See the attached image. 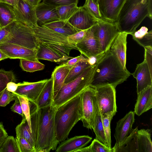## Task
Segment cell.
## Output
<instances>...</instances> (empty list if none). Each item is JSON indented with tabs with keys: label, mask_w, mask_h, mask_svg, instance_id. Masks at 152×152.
Masks as SVG:
<instances>
[{
	"label": "cell",
	"mask_w": 152,
	"mask_h": 152,
	"mask_svg": "<svg viewBox=\"0 0 152 152\" xmlns=\"http://www.w3.org/2000/svg\"><path fill=\"white\" fill-rule=\"evenodd\" d=\"M131 75L109 50L96 64L90 85L95 87L110 85L115 88Z\"/></svg>",
	"instance_id": "cell-1"
},
{
	"label": "cell",
	"mask_w": 152,
	"mask_h": 152,
	"mask_svg": "<svg viewBox=\"0 0 152 152\" xmlns=\"http://www.w3.org/2000/svg\"><path fill=\"white\" fill-rule=\"evenodd\" d=\"M80 94L60 106L56 110L54 125L56 137L59 143L66 140L73 127L82 118Z\"/></svg>",
	"instance_id": "cell-2"
},
{
	"label": "cell",
	"mask_w": 152,
	"mask_h": 152,
	"mask_svg": "<svg viewBox=\"0 0 152 152\" xmlns=\"http://www.w3.org/2000/svg\"><path fill=\"white\" fill-rule=\"evenodd\" d=\"M56 109L52 104L40 109L37 108V152H49L56 150L60 143L56 137L54 125V117Z\"/></svg>",
	"instance_id": "cell-3"
},
{
	"label": "cell",
	"mask_w": 152,
	"mask_h": 152,
	"mask_svg": "<svg viewBox=\"0 0 152 152\" xmlns=\"http://www.w3.org/2000/svg\"><path fill=\"white\" fill-rule=\"evenodd\" d=\"M146 17L150 19L148 0H126L116 23L119 32L131 35Z\"/></svg>",
	"instance_id": "cell-4"
},
{
	"label": "cell",
	"mask_w": 152,
	"mask_h": 152,
	"mask_svg": "<svg viewBox=\"0 0 152 152\" xmlns=\"http://www.w3.org/2000/svg\"><path fill=\"white\" fill-rule=\"evenodd\" d=\"M4 43L37 50L39 42L34 28L15 20L0 30V44Z\"/></svg>",
	"instance_id": "cell-5"
},
{
	"label": "cell",
	"mask_w": 152,
	"mask_h": 152,
	"mask_svg": "<svg viewBox=\"0 0 152 152\" xmlns=\"http://www.w3.org/2000/svg\"><path fill=\"white\" fill-rule=\"evenodd\" d=\"M34 29L39 43L56 52L66 60L73 58L69 56L71 50H78L76 45L69 42L67 37L38 25Z\"/></svg>",
	"instance_id": "cell-6"
},
{
	"label": "cell",
	"mask_w": 152,
	"mask_h": 152,
	"mask_svg": "<svg viewBox=\"0 0 152 152\" xmlns=\"http://www.w3.org/2000/svg\"><path fill=\"white\" fill-rule=\"evenodd\" d=\"M96 65L91 66L86 69L74 80L64 84L54 98L52 105L57 108L80 94L90 85Z\"/></svg>",
	"instance_id": "cell-7"
},
{
	"label": "cell",
	"mask_w": 152,
	"mask_h": 152,
	"mask_svg": "<svg viewBox=\"0 0 152 152\" xmlns=\"http://www.w3.org/2000/svg\"><path fill=\"white\" fill-rule=\"evenodd\" d=\"M151 133L150 129L137 127L120 145L113 147L114 152H152Z\"/></svg>",
	"instance_id": "cell-8"
},
{
	"label": "cell",
	"mask_w": 152,
	"mask_h": 152,
	"mask_svg": "<svg viewBox=\"0 0 152 152\" xmlns=\"http://www.w3.org/2000/svg\"><path fill=\"white\" fill-rule=\"evenodd\" d=\"M96 87L91 85L85 88L80 94L83 126L92 129L94 115L97 107L96 96Z\"/></svg>",
	"instance_id": "cell-9"
},
{
	"label": "cell",
	"mask_w": 152,
	"mask_h": 152,
	"mask_svg": "<svg viewBox=\"0 0 152 152\" xmlns=\"http://www.w3.org/2000/svg\"><path fill=\"white\" fill-rule=\"evenodd\" d=\"M101 52L105 53L110 49L115 38L119 32L116 23L97 22L92 27Z\"/></svg>",
	"instance_id": "cell-10"
},
{
	"label": "cell",
	"mask_w": 152,
	"mask_h": 152,
	"mask_svg": "<svg viewBox=\"0 0 152 152\" xmlns=\"http://www.w3.org/2000/svg\"><path fill=\"white\" fill-rule=\"evenodd\" d=\"M115 88L110 85L96 87L97 104L101 114L110 112L115 114L117 107Z\"/></svg>",
	"instance_id": "cell-11"
},
{
	"label": "cell",
	"mask_w": 152,
	"mask_h": 152,
	"mask_svg": "<svg viewBox=\"0 0 152 152\" xmlns=\"http://www.w3.org/2000/svg\"><path fill=\"white\" fill-rule=\"evenodd\" d=\"M0 50L10 59H24L39 62L37 58V50L10 43L0 44Z\"/></svg>",
	"instance_id": "cell-12"
},
{
	"label": "cell",
	"mask_w": 152,
	"mask_h": 152,
	"mask_svg": "<svg viewBox=\"0 0 152 152\" xmlns=\"http://www.w3.org/2000/svg\"><path fill=\"white\" fill-rule=\"evenodd\" d=\"M13 7L15 20L31 27L37 25L35 8L24 0H19L16 7Z\"/></svg>",
	"instance_id": "cell-13"
},
{
	"label": "cell",
	"mask_w": 152,
	"mask_h": 152,
	"mask_svg": "<svg viewBox=\"0 0 152 152\" xmlns=\"http://www.w3.org/2000/svg\"><path fill=\"white\" fill-rule=\"evenodd\" d=\"M48 79L34 82L18 83L17 90L12 93L22 96L34 104Z\"/></svg>",
	"instance_id": "cell-14"
},
{
	"label": "cell",
	"mask_w": 152,
	"mask_h": 152,
	"mask_svg": "<svg viewBox=\"0 0 152 152\" xmlns=\"http://www.w3.org/2000/svg\"><path fill=\"white\" fill-rule=\"evenodd\" d=\"M76 46L81 54L88 58L104 53L100 50L98 42L94 34L92 27L87 30L83 39L76 44Z\"/></svg>",
	"instance_id": "cell-15"
},
{
	"label": "cell",
	"mask_w": 152,
	"mask_h": 152,
	"mask_svg": "<svg viewBox=\"0 0 152 152\" xmlns=\"http://www.w3.org/2000/svg\"><path fill=\"white\" fill-rule=\"evenodd\" d=\"M126 0H99V11L106 21L116 23L120 11Z\"/></svg>",
	"instance_id": "cell-16"
},
{
	"label": "cell",
	"mask_w": 152,
	"mask_h": 152,
	"mask_svg": "<svg viewBox=\"0 0 152 152\" xmlns=\"http://www.w3.org/2000/svg\"><path fill=\"white\" fill-rule=\"evenodd\" d=\"M134 120V113L130 111L117 122L114 134L116 142L113 147L120 145L132 133Z\"/></svg>",
	"instance_id": "cell-17"
},
{
	"label": "cell",
	"mask_w": 152,
	"mask_h": 152,
	"mask_svg": "<svg viewBox=\"0 0 152 152\" xmlns=\"http://www.w3.org/2000/svg\"><path fill=\"white\" fill-rule=\"evenodd\" d=\"M68 22L73 27L79 30H87L99 21L93 17L83 6L78 8Z\"/></svg>",
	"instance_id": "cell-18"
},
{
	"label": "cell",
	"mask_w": 152,
	"mask_h": 152,
	"mask_svg": "<svg viewBox=\"0 0 152 152\" xmlns=\"http://www.w3.org/2000/svg\"><path fill=\"white\" fill-rule=\"evenodd\" d=\"M128 34L119 32L115 38L109 50L110 53L118 61L123 68L127 70L126 39Z\"/></svg>",
	"instance_id": "cell-19"
},
{
	"label": "cell",
	"mask_w": 152,
	"mask_h": 152,
	"mask_svg": "<svg viewBox=\"0 0 152 152\" xmlns=\"http://www.w3.org/2000/svg\"><path fill=\"white\" fill-rule=\"evenodd\" d=\"M131 74L137 80V94L148 86H152V73L145 60L137 65L135 71Z\"/></svg>",
	"instance_id": "cell-20"
},
{
	"label": "cell",
	"mask_w": 152,
	"mask_h": 152,
	"mask_svg": "<svg viewBox=\"0 0 152 152\" xmlns=\"http://www.w3.org/2000/svg\"><path fill=\"white\" fill-rule=\"evenodd\" d=\"M88 135L76 136L61 142L56 152H76L86 146L92 140Z\"/></svg>",
	"instance_id": "cell-21"
},
{
	"label": "cell",
	"mask_w": 152,
	"mask_h": 152,
	"mask_svg": "<svg viewBox=\"0 0 152 152\" xmlns=\"http://www.w3.org/2000/svg\"><path fill=\"white\" fill-rule=\"evenodd\" d=\"M37 24L39 26L59 20L56 7L42 2L35 8Z\"/></svg>",
	"instance_id": "cell-22"
},
{
	"label": "cell",
	"mask_w": 152,
	"mask_h": 152,
	"mask_svg": "<svg viewBox=\"0 0 152 152\" xmlns=\"http://www.w3.org/2000/svg\"><path fill=\"white\" fill-rule=\"evenodd\" d=\"M134 112L138 116L152 107V86H150L137 94Z\"/></svg>",
	"instance_id": "cell-23"
},
{
	"label": "cell",
	"mask_w": 152,
	"mask_h": 152,
	"mask_svg": "<svg viewBox=\"0 0 152 152\" xmlns=\"http://www.w3.org/2000/svg\"><path fill=\"white\" fill-rule=\"evenodd\" d=\"M70 69L68 66L62 64L56 66L52 72L51 78L53 82L54 98L64 83L65 79Z\"/></svg>",
	"instance_id": "cell-24"
},
{
	"label": "cell",
	"mask_w": 152,
	"mask_h": 152,
	"mask_svg": "<svg viewBox=\"0 0 152 152\" xmlns=\"http://www.w3.org/2000/svg\"><path fill=\"white\" fill-rule=\"evenodd\" d=\"M53 98V82L51 78L48 79L34 104L37 108L40 109L52 104Z\"/></svg>",
	"instance_id": "cell-25"
},
{
	"label": "cell",
	"mask_w": 152,
	"mask_h": 152,
	"mask_svg": "<svg viewBox=\"0 0 152 152\" xmlns=\"http://www.w3.org/2000/svg\"><path fill=\"white\" fill-rule=\"evenodd\" d=\"M41 26L48 28L67 37L80 31L73 27L68 21L66 20L54 21Z\"/></svg>",
	"instance_id": "cell-26"
},
{
	"label": "cell",
	"mask_w": 152,
	"mask_h": 152,
	"mask_svg": "<svg viewBox=\"0 0 152 152\" xmlns=\"http://www.w3.org/2000/svg\"><path fill=\"white\" fill-rule=\"evenodd\" d=\"M22 117L21 122L15 128L16 137H22L35 148L37 139L29 127L25 116L23 114Z\"/></svg>",
	"instance_id": "cell-27"
},
{
	"label": "cell",
	"mask_w": 152,
	"mask_h": 152,
	"mask_svg": "<svg viewBox=\"0 0 152 152\" xmlns=\"http://www.w3.org/2000/svg\"><path fill=\"white\" fill-rule=\"evenodd\" d=\"M37 57L39 60H45L55 62L66 61L58 53L40 43L37 50Z\"/></svg>",
	"instance_id": "cell-28"
},
{
	"label": "cell",
	"mask_w": 152,
	"mask_h": 152,
	"mask_svg": "<svg viewBox=\"0 0 152 152\" xmlns=\"http://www.w3.org/2000/svg\"><path fill=\"white\" fill-rule=\"evenodd\" d=\"M92 129L93 130L96 135L95 139L107 147V142L103 125L101 114L98 106H97L94 118Z\"/></svg>",
	"instance_id": "cell-29"
},
{
	"label": "cell",
	"mask_w": 152,
	"mask_h": 152,
	"mask_svg": "<svg viewBox=\"0 0 152 152\" xmlns=\"http://www.w3.org/2000/svg\"><path fill=\"white\" fill-rule=\"evenodd\" d=\"M15 16L12 5L0 1V27L1 28L15 21Z\"/></svg>",
	"instance_id": "cell-30"
},
{
	"label": "cell",
	"mask_w": 152,
	"mask_h": 152,
	"mask_svg": "<svg viewBox=\"0 0 152 152\" xmlns=\"http://www.w3.org/2000/svg\"><path fill=\"white\" fill-rule=\"evenodd\" d=\"M91 66L87 58H85L81 60L70 69L65 79L64 84L68 83L74 80L85 70Z\"/></svg>",
	"instance_id": "cell-31"
},
{
	"label": "cell",
	"mask_w": 152,
	"mask_h": 152,
	"mask_svg": "<svg viewBox=\"0 0 152 152\" xmlns=\"http://www.w3.org/2000/svg\"><path fill=\"white\" fill-rule=\"evenodd\" d=\"M78 3L56 7L59 20L68 21L77 10Z\"/></svg>",
	"instance_id": "cell-32"
},
{
	"label": "cell",
	"mask_w": 152,
	"mask_h": 152,
	"mask_svg": "<svg viewBox=\"0 0 152 152\" xmlns=\"http://www.w3.org/2000/svg\"><path fill=\"white\" fill-rule=\"evenodd\" d=\"M114 152L113 148H109L95 139L89 146L82 148L76 152Z\"/></svg>",
	"instance_id": "cell-33"
},
{
	"label": "cell",
	"mask_w": 152,
	"mask_h": 152,
	"mask_svg": "<svg viewBox=\"0 0 152 152\" xmlns=\"http://www.w3.org/2000/svg\"><path fill=\"white\" fill-rule=\"evenodd\" d=\"M20 66L24 71L30 72L41 70L45 65L40 62L24 59H20Z\"/></svg>",
	"instance_id": "cell-34"
},
{
	"label": "cell",
	"mask_w": 152,
	"mask_h": 152,
	"mask_svg": "<svg viewBox=\"0 0 152 152\" xmlns=\"http://www.w3.org/2000/svg\"><path fill=\"white\" fill-rule=\"evenodd\" d=\"M83 6L93 17L98 21L107 22L102 17L99 11L98 4L93 0H86Z\"/></svg>",
	"instance_id": "cell-35"
},
{
	"label": "cell",
	"mask_w": 152,
	"mask_h": 152,
	"mask_svg": "<svg viewBox=\"0 0 152 152\" xmlns=\"http://www.w3.org/2000/svg\"><path fill=\"white\" fill-rule=\"evenodd\" d=\"M16 80L15 76L12 71L0 70V96L6 88L7 83L11 82L15 83Z\"/></svg>",
	"instance_id": "cell-36"
},
{
	"label": "cell",
	"mask_w": 152,
	"mask_h": 152,
	"mask_svg": "<svg viewBox=\"0 0 152 152\" xmlns=\"http://www.w3.org/2000/svg\"><path fill=\"white\" fill-rule=\"evenodd\" d=\"M114 115V114L112 112L101 114L103 125L107 142V147L110 148H112L110 124L111 121Z\"/></svg>",
	"instance_id": "cell-37"
},
{
	"label": "cell",
	"mask_w": 152,
	"mask_h": 152,
	"mask_svg": "<svg viewBox=\"0 0 152 152\" xmlns=\"http://www.w3.org/2000/svg\"><path fill=\"white\" fill-rule=\"evenodd\" d=\"M0 152H20L16 138L8 136L0 148Z\"/></svg>",
	"instance_id": "cell-38"
},
{
	"label": "cell",
	"mask_w": 152,
	"mask_h": 152,
	"mask_svg": "<svg viewBox=\"0 0 152 152\" xmlns=\"http://www.w3.org/2000/svg\"><path fill=\"white\" fill-rule=\"evenodd\" d=\"M13 94L19 100L21 104L23 114L25 116L29 127L31 130L30 113V107L31 105V102L27 99L22 96Z\"/></svg>",
	"instance_id": "cell-39"
},
{
	"label": "cell",
	"mask_w": 152,
	"mask_h": 152,
	"mask_svg": "<svg viewBox=\"0 0 152 152\" xmlns=\"http://www.w3.org/2000/svg\"><path fill=\"white\" fill-rule=\"evenodd\" d=\"M20 152H37L36 149L22 137H16Z\"/></svg>",
	"instance_id": "cell-40"
},
{
	"label": "cell",
	"mask_w": 152,
	"mask_h": 152,
	"mask_svg": "<svg viewBox=\"0 0 152 152\" xmlns=\"http://www.w3.org/2000/svg\"><path fill=\"white\" fill-rule=\"evenodd\" d=\"M15 99L13 94L6 88L0 96V106L4 107Z\"/></svg>",
	"instance_id": "cell-41"
},
{
	"label": "cell",
	"mask_w": 152,
	"mask_h": 152,
	"mask_svg": "<svg viewBox=\"0 0 152 152\" xmlns=\"http://www.w3.org/2000/svg\"><path fill=\"white\" fill-rule=\"evenodd\" d=\"M78 0H42V2L55 7L78 3Z\"/></svg>",
	"instance_id": "cell-42"
},
{
	"label": "cell",
	"mask_w": 152,
	"mask_h": 152,
	"mask_svg": "<svg viewBox=\"0 0 152 152\" xmlns=\"http://www.w3.org/2000/svg\"><path fill=\"white\" fill-rule=\"evenodd\" d=\"M88 29L81 30L68 36L67 38L68 41L69 42L76 45L83 39L86 35Z\"/></svg>",
	"instance_id": "cell-43"
},
{
	"label": "cell",
	"mask_w": 152,
	"mask_h": 152,
	"mask_svg": "<svg viewBox=\"0 0 152 152\" xmlns=\"http://www.w3.org/2000/svg\"><path fill=\"white\" fill-rule=\"evenodd\" d=\"M136 41L139 45L144 48L152 47V31L151 30L142 38L136 39Z\"/></svg>",
	"instance_id": "cell-44"
},
{
	"label": "cell",
	"mask_w": 152,
	"mask_h": 152,
	"mask_svg": "<svg viewBox=\"0 0 152 152\" xmlns=\"http://www.w3.org/2000/svg\"><path fill=\"white\" fill-rule=\"evenodd\" d=\"M144 60L147 62L151 72L152 68V47L144 48Z\"/></svg>",
	"instance_id": "cell-45"
},
{
	"label": "cell",
	"mask_w": 152,
	"mask_h": 152,
	"mask_svg": "<svg viewBox=\"0 0 152 152\" xmlns=\"http://www.w3.org/2000/svg\"><path fill=\"white\" fill-rule=\"evenodd\" d=\"M148 28L145 26H142L140 29L137 31H135L131 35L132 36L133 39H139L142 38L148 32Z\"/></svg>",
	"instance_id": "cell-46"
},
{
	"label": "cell",
	"mask_w": 152,
	"mask_h": 152,
	"mask_svg": "<svg viewBox=\"0 0 152 152\" xmlns=\"http://www.w3.org/2000/svg\"><path fill=\"white\" fill-rule=\"evenodd\" d=\"M14 96L15 97V102L11 107V109L12 112L17 113L23 116V114L20 102L17 97L15 95Z\"/></svg>",
	"instance_id": "cell-47"
},
{
	"label": "cell",
	"mask_w": 152,
	"mask_h": 152,
	"mask_svg": "<svg viewBox=\"0 0 152 152\" xmlns=\"http://www.w3.org/2000/svg\"><path fill=\"white\" fill-rule=\"evenodd\" d=\"M85 58L82 54H81L79 56L70 59L66 62L63 64L71 69L75 64Z\"/></svg>",
	"instance_id": "cell-48"
},
{
	"label": "cell",
	"mask_w": 152,
	"mask_h": 152,
	"mask_svg": "<svg viewBox=\"0 0 152 152\" xmlns=\"http://www.w3.org/2000/svg\"><path fill=\"white\" fill-rule=\"evenodd\" d=\"M8 136L7 133L5 129L3 124L0 122V148Z\"/></svg>",
	"instance_id": "cell-49"
},
{
	"label": "cell",
	"mask_w": 152,
	"mask_h": 152,
	"mask_svg": "<svg viewBox=\"0 0 152 152\" xmlns=\"http://www.w3.org/2000/svg\"><path fill=\"white\" fill-rule=\"evenodd\" d=\"M18 87L17 84L15 83V82H11L7 83L6 88L8 91L13 93L16 91Z\"/></svg>",
	"instance_id": "cell-50"
},
{
	"label": "cell",
	"mask_w": 152,
	"mask_h": 152,
	"mask_svg": "<svg viewBox=\"0 0 152 152\" xmlns=\"http://www.w3.org/2000/svg\"><path fill=\"white\" fill-rule=\"evenodd\" d=\"M42 0H25L26 2L34 8L36 7L41 2Z\"/></svg>",
	"instance_id": "cell-51"
},
{
	"label": "cell",
	"mask_w": 152,
	"mask_h": 152,
	"mask_svg": "<svg viewBox=\"0 0 152 152\" xmlns=\"http://www.w3.org/2000/svg\"><path fill=\"white\" fill-rule=\"evenodd\" d=\"M19 0H0V1L10 5L13 7H16Z\"/></svg>",
	"instance_id": "cell-52"
},
{
	"label": "cell",
	"mask_w": 152,
	"mask_h": 152,
	"mask_svg": "<svg viewBox=\"0 0 152 152\" xmlns=\"http://www.w3.org/2000/svg\"><path fill=\"white\" fill-rule=\"evenodd\" d=\"M150 19L152 18V0H148Z\"/></svg>",
	"instance_id": "cell-53"
},
{
	"label": "cell",
	"mask_w": 152,
	"mask_h": 152,
	"mask_svg": "<svg viewBox=\"0 0 152 152\" xmlns=\"http://www.w3.org/2000/svg\"><path fill=\"white\" fill-rule=\"evenodd\" d=\"M8 58V56L0 50V61L2 60Z\"/></svg>",
	"instance_id": "cell-54"
},
{
	"label": "cell",
	"mask_w": 152,
	"mask_h": 152,
	"mask_svg": "<svg viewBox=\"0 0 152 152\" xmlns=\"http://www.w3.org/2000/svg\"><path fill=\"white\" fill-rule=\"evenodd\" d=\"M96 3L98 4V1L99 0H93Z\"/></svg>",
	"instance_id": "cell-55"
},
{
	"label": "cell",
	"mask_w": 152,
	"mask_h": 152,
	"mask_svg": "<svg viewBox=\"0 0 152 152\" xmlns=\"http://www.w3.org/2000/svg\"><path fill=\"white\" fill-rule=\"evenodd\" d=\"M1 29V27H0V29Z\"/></svg>",
	"instance_id": "cell-56"
},
{
	"label": "cell",
	"mask_w": 152,
	"mask_h": 152,
	"mask_svg": "<svg viewBox=\"0 0 152 152\" xmlns=\"http://www.w3.org/2000/svg\"></svg>",
	"instance_id": "cell-57"
}]
</instances>
